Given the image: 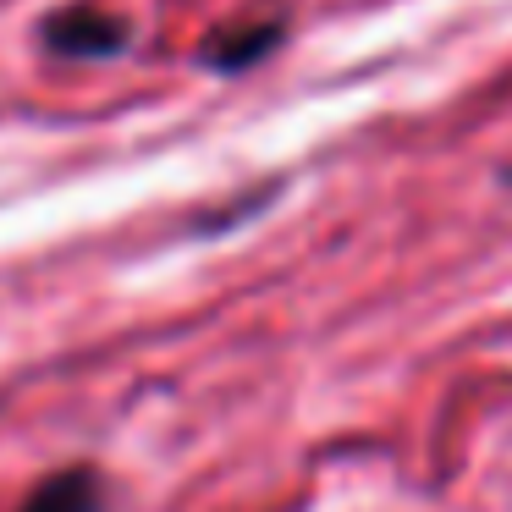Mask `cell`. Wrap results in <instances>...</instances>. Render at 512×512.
Returning <instances> with one entry per match:
<instances>
[{"mask_svg": "<svg viewBox=\"0 0 512 512\" xmlns=\"http://www.w3.org/2000/svg\"><path fill=\"white\" fill-rule=\"evenodd\" d=\"M276 39H281L276 23H270V28L259 23V28H248V34H237V39H215V45H210V67H226V72L248 67V61H259L270 45H276Z\"/></svg>", "mask_w": 512, "mask_h": 512, "instance_id": "3", "label": "cell"}, {"mask_svg": "<svg viewBox=\"0 0 512 512\" xmlns=\"http://www.w3.org/2000/svg\"><path fill=\"white\" fill-rule=\"evenodd\" d=\"M17 512H111V485H105L100 468L72 463L61 474L39 479Z\"/></svg>", "mask_w": 512, "mask_h": 512, "instance_id": "2", "label": "cell"}, {"mask_svg": "<svg viewBox=\"0 0 512 512\" xmlns=\"http://www.w3.org/2000/svg\"><path fill=\"white\" fill-rule=\"evenodd\" d=\"M39 39H45V50H56V56H122L127 39H133V23L127 17H111L105 6H67V12H56L45 28H39Z\"/></svg>", "mask_w": 512, "mask_h": 512, "instance_id": "1", "label": "cell"}]
</instances>
